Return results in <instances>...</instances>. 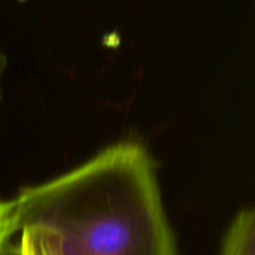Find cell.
<instances>
[{"label":"cell","mask_w":255,"mask_h":255,"mask_svg":"<svg viewBox=\"0 0 255 255\" xmlns=\"http://www.w3.org/2000/svg\"><path fill=\"white\" fill-rule=\"evenodd\" d=\"M220 255H255V217L251 208H244L233 217Z\"/></svg>","instance_id":"2"},{"label":"cell","mask_w":255,"mask_h":255,"mask_svg":"<svg viewBox=\"0 0 255 255\" xmlns=\"http://www.w3.org/2000/svg\"><path fill=\"white\" fill-rule=\"evenodd\" d=\"M15 235L13 205L12 200H0V255L12 254L10 241Z\"/></svg>","instance_id":"3"},{"label":"cell","mask_w":255,"mask_h":255,"mask_svg":"<svg viewBox=\"0 0 255 255\" xmlns=\"http://www.w3.org/2000/svg\"><path fill=\"white\" fill-rule=\"evenodd\" d=\"M3 64H4V60H3V57L0 55V75H1V70H3Z\"/></svg>","instance_id":"4"},{"label":"cell","mask_w":255,"mask_h":255,"mask_svg":"<svg viewBox=\"0 0 255 255\" xmlns=\"http://www.w3.org/2000/svg\"><path fill=\"white\" fill-rule=\"evenodd\" d=\"M15 255H179L146 146L121 140L12 199Z\"/></svg>","instance_id":"1"}]
</instances>
